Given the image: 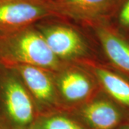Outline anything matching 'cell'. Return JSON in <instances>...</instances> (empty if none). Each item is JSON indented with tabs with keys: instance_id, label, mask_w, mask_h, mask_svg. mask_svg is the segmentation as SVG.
Wrapping results in <instances>:
<instances>
[{
	"instance_id": "6da1fadb",
	"label": "cell",
	"mask_w": 129,
	"mask_h": 129,
	"mask_svg": "<svg viewBox=\"0 0 129 129\" xmlns=\"http://www.w3.org/2000/svg\"><path fill=\"white\" fill-rule=\"evenodd\" d=\"M0 63L56 68L58 60L42 33L27 27L0 37Z\"/></svg>"
},
{
	"instance_id": "7a4b0ae2",
	"label": "cell",
	"mask_w": 129,
	"mask_h": 129,
	"mask_svg": "<svg viewBox=\"0 0 129 129\" xmlns=\"http://www.w3.org/2000/svg\"><path fill=\"white\" fill-rule=\"evenodd\" d=\"M2 68L0 103L2 117L7 121L9 129H29L34 122L32 99L17 72L5 64H2Z\"/></svg>"
},
{
	"instance_id": "3957f363",
	"label": "cell",
	"mask_w": 129,
	"mask_h": 129,
	"mask_svg": "<svg viewBox=\"0 0 129 129\" xmlns=\"http://www.w3.org/2000/svg\"><path fill=\"white\" fill-rule=\"evenodd\" d=\"M52 16L58 17L46 0H0V37Z\"/></svg>"
},
{
	"instance_id": "277c9868",
	"label": "cell",
	"mask_w": 129,
	"mask_h": 129,
	"mask_svg": "<svg viewBox=\"0 0 129 129\" xmlns=\"http://www.w3.org/2000/svg\"><path fill=\"white\" fill-rule=\"evenodd\" d=\"M58 17L87 22L105 20L110 17L116 0H46Z\"/></svg>"
},
{
	"instance_id": "5b68a950",
	"label": "cell",
	"mask_w": 129,
	"mask_h": 129,
	"mask_svg": "<svg viewBox=\"0 0 129 129\" xmlns=\"http://www.w3.org/2000/svg\"><path fill=\"white\" fill-rule=\"evenodd\" d=\"M97 33L112 65L129 78V40L106 20H98Z\"/></svg>"
},
{
	"instance_id": "8992f818",
	"label": "cell",
	"mask_w": 129,
	"mask_h": 129,
	"mask_svg": "<svg viewBox=\"0 0 129 129\" xmlns=\"http://www.w3.org/2000/svg\"><path fill=\"white\" fill-rule=\"evenodd\" d=\"M82 115L94 129H119L129 122V111L106 99L98 100L85 106Z\"/></svg>"
},
{
	"instance_id": "52a82bcc",
	"label": "cell",
	"mask_w": 129,
	"mask_h": 129,
	"mask_svg": "<svg viewBox=\"0 0 129 129\" xmlns=\"http://www.w3.org/2000/svg\"><path fill=\"white\" fill-rule=\"evenodd\" d=\"M42 35L57 57L70 58L84 51L81 37L72 28L62 25L50 26L43 28Z\"/></svg>"
},
{
	"instance_id": "ba28073f",
	"label": "cell",
	"mask_w": 129,
	"mask_h": 129,
	"mask_svg": "<svg viewBox=\"0 0 129 129\" xmlns=\"http://www.w3.org/2000/svg\"><path fill=\"white\" fill-rule=\"evenodd\" d=\"M10 68L17 72L25 87L36 99L44 103L53 99L52 83L42 68L28 64H17L10 66Z\"/></svg>"
},
{
	"instance_id": "9c48e42d",
	"label": "cell",
	"mask_w": 129,
	"mask_h": 129,
	"mask_svg": "<svg viewBox=\"0 0 129 129\" xmlns=\"http://www.w3.org/2000/svg\"><path fill=\"white\" fill-rule=\"evenodd\" d=\"M95 74L112 100L129 111V79L120 73L102 68H96Z\"/></svg>"
},
{
	"instance_id": "30bf717a",
	"label": "cell",
	"mask_w": 129,
	"mask_h": 129,
	"mask_svg": "<svg viewBox=\"0 0 129 129\" xmlns=\"http://www.w3.org/2000/svg\"><path fill=\"white\" fill-rule=\"evenodd\" d=\"M60 88L65 99L70 101H78L89 94L90 83L83 74L72 71L65 73L61 78Z\"/></svg>"
},
{
	"instance_id": "8fae6325",
	"label": "cell",
	"mask_w": 129,
	"mask_h": 129,
	"mask_svg": "<svg viewBox=\"0 0 129 129\" xmlns=\"http://www.w3.org/2000/svg\"><path fill=\"white\" fill-rule=\"evenodd\" d=\"M29 129H85L64 116L55 115L34 121Z\"/></svg>"
},
{
	"instance_id": "7c38bea8",
	"label": "cell",
	"mask_w": 129,
	"mask_h": 129,
	"mask_svg": "<svg viewBox=\"0 0 129 129\" xmlns=\"http://www.w3.org/2000/svg\"><path fill=\"white\" fill-rule=\"evenodd\" d=\"M110 17L115 20L116 27L120 32H129V0H116L115 6Z\"/></svg>"
},
{
	"instance_id": "4fadbf2b",
	"label": "cell",
	"mask_w": 129,
	"mask_h": 129,
	"mask_svg": "<svg viewBox=\"0 0 129 129\" xmlns=\"http://www.w3.org/2000/svg\"><path fill=\"white\" fill-rule=\"evenodd\" d=\"M119 129H129V122L123 125V126H121Z\"/></svg>"
},
{
	"instance_id": "5bb4252c",
	"label": "cell",
	"mask_w": 129,
	"mask_h": 129,
	"mask_svg": "<svg viewBox=\"0 0 129 129\" xmlns=\"http://www.w3.org/2000/svg\"><path fill=\"white\" fill-rule=\"evenodd\" d=\"M0 129H5L4 125L2 124V121H1V120H0Z\"/></svg>"
}]
</instances>
